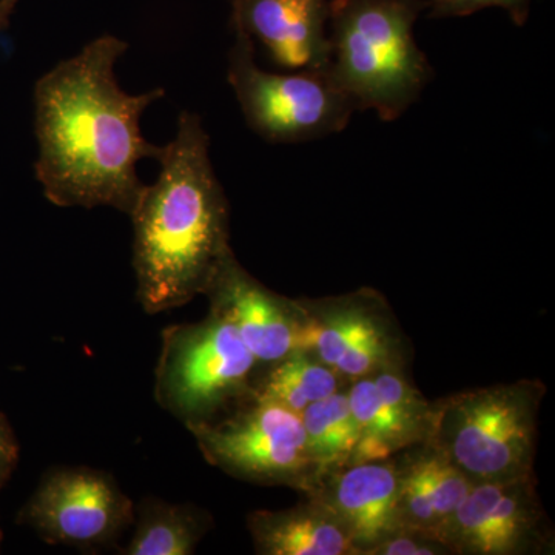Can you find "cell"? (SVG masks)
Returning a JSON list of instances; mask_svg holds the SVG:
<instances>
[{
	"mask_svg": "<svg viewBox=\"0 0 555 555\" xmlns=\"http://www.w3.org/2000/svg\"><path fill=\"white\" fill-rule=\"evenodd\" d=\"M233 30L258 40L281 68H327L328 0H230Z\"/></svg>",
	"mask_w": 555,
	"mask_h": 555,
	"instance_id": "30bf717a",
	"label": "cell"
},
{
	"mask_svg": "<svg viewBox=\"0 0 555 555\" xmlns=\"http://www.w3.org/2000/svg\"><path fill=\"white\" fill-rule=\"evenodd\" d=\"M189 430L208 462L232 476L302 488L315 480L301 415L280 404L254 400L228 420Z\"/></svg>",
	"mask_w": 555,
	"mask_h": 555,
	"instance_id": "52a82bcc",
	"label": "cell"
},
{
	"mask_svg": "<svg viewBox=\"0 0 555 555\" xmlns=\"http://www.w3.org/2000/svg\"><path fill=\"white\" fill-rule=\"evenodd\" d=\"M338 392V372L308 352L295 350L276 366L255 392V400L269 401L301 415L309 404Z\"/></svg>",
	"mask_w": 555,
	"mask_h": 555,
	"instance_id": "2e32d148",
	"label": "cell"
},
{
	"mask_svg": "<svg viewBox=\"0 0 555 555\" xmlns=\"http://www.w3.org/2000/svg\"><path fill=\"white\" fill-rule=\"evenodd\" d=\"M228 80L251 131L272 144H298L345 130L356 105L327 68L272 73L255 62V42L235 30Z\"/></svg>",
	"mask_w": 555,
	"mask_h": 555,
	"instance_id": "5b68a950",
	"label": "cell"
},
{
	"mask_svg": "<svg viewBox=\"0 0 555 555\" xmlns=\"http://www.w3.org/2000/svg\"><path fill=\"white\" fill-rule=\"evenodd\" d=\"M211 310L228 318L258 363H276L297 350L301 324L286 301L241 268L230 255L207 288Z\"/></svg>",
	"mask_w": 555,
	"mask_h": 555,
	"instance_id": "8fae6325",
	"label": "cell"
},
{
	"mask_svg": "<svg viewBox=\"0 0 555 555\" xmlns=\"http://www.w3.org/2000/svg\"><path fill=\"white\" fill-rule=\"evenodd\" d=\"M258 360L221 313L164 332L155 396L185 426L211 422L230 398L247 387Z\"/></svg>",
	"mask_w": 555,
	"mask_h": 555,
	"instance_id": "8992f818",
	"label": "cell"
},
{
	"mask_svg": "<svg viewBox=\"0 0 555 555\" xmlns=\"http://www.w3.org/2000/svg\"><path fill=\"white\" fill-rule=\"evenodd\" d=\"M539 517L532 478L474 485L441 528L440 542L463 554H517L534 539Z\"/></svg>",
	"mask_w": 555,
	"mask_h": 555,
	"instance_id": "9c48e42d",
	"label": "cell"
},
{
	"mask_svg": "<svg viewBox=\"0 0 555 555\" xmlns=\"http://www.w3.org/2000/svg\"><path fill=\"white\" fill-rule=\"evenodd\" d=\"M343 313L327 318L324 323L301 324L298 332L297 350L317 353L321 363L335 367L339 357L346 353L357 339L375 326L371 318L360 309L341 310Z\"/></svg>",
	"mask_w": 555,
	"mask_h": 555,
	"instance_id": "ac0fdd59",
	"label": "cell"
},
{
	"mask_svg": "<svg viewBox=\"0 0 555 555\" xmlns=\"http://www.w3.org/2000/svg\"><path fill=\"white\" fill-rule=\"evenodd\" d=\"M127 50L126 40L101 36L36 82V179L54 206H107L130 217L145 188L139 160L159 159L163 147L142 137L141 118L166 90L120 89L115 68Z\"/></svg>",
	"mask_w": 555,
	"mask_h": 555,
	"instance_id": "6da1fadb",
	"label": "cell"
},
{
	"mask_svg": "<svg viewBox=\"0 0 555 555\" xmlns=\"http://www.w3.org/2000/svg\"><path fill=\"white\" fill-rule=\"evenodd\" d=\"M543 389L518 382L456 393L434 406L427 443L474 485L532 478Z\"/></svg>",
	"mask_w": 555,
	"mask_h": 555,
	"instance_id": "277c9868",
	"label": "cell"
},
{
	"mask_svg": "<svg viewBox=\"0 0 555 555\" xmlns=\"http://www.w3.org/2000/svg\"><path fill=\"white\" fill-rule=\"evenodd\" d=\"M448 547L430 537L401 531L371 547L366 554L378 555H436L447 553Z\"/></svg>",
	"mask_w": 555,
	"mask_h": 555,
	"instance_id": "603a6c76",
	"label": "cell"
},
{
	"mask_svg": "<svg viewBox=\"0 0 555 555\" xmlns=\"http://www.w3.org/2000/svg\"><path fill=\"white\" fill-rule=\"evenodd\" d=\"M418 460L425 473L438 524H440L438 529V540H440L441 528L455 513L460 503L465 500L474 483L433 444L427 443L425 452L418 454Z\"/></svg>",
	"mask_w": 555,
	"mask_h": 555,
	"instance_id": "ffe728a7",
	"label": "cell"
},
{
	"mask_svg": "<svg viewBox=\"0 0 555 555\" xmlns=\"http://www.w3.org/2000/svg\"><path fill=\"white\" fill-rule=\"evenodd\" d=\"M206 528V521L195 507L149 499L139 509L137 528L124 554H193Z\"/></svg>",
	"mask_w": 555,
	"mask_h": 555,
	"instance_id": "9a60e30c",
	"label": "cell"
},
{
	"mask_svg": "<svg viewBox=\"0 0 555 555\" xmlns=\"http://www.w3.org/2000/svg\"><path fill=\"white\" fill-rule=\"evenodd\" d=\"M14 460H16V447L5 427L0 425V478L5 476Z\"/></svg>",
	"mask_w": 555,
	"mask_h": 555,
	"instance_id": "cb8c5ba5",
	"label": "cell"
},
{
	"mask_svg": "<svg viewBox=\"0 0 555 555\" xmlns=\"http://www.w3.org/2000/svg\"><path fill=\"white\" fill-rule=\"evenodd\" d=\"M332 476L320 502L341 520L358 554L401 532L398 466L387 460L352 463Z\"/></svg>",
	"mask_w": 555,
	"mask_h": 555,
	"instance_id": "7c38bea8",
	"label": "cell"
},
{
	"mask_svg": "<svg viewBox=\"0 0 555 555\" xmlns=\"http://www.w3.org/2000/svg\"><path fill=\"white\" fill-rule=\"evenodd\" d=\"M301 420L313 477L328 476L352 465L360 430L347 393L335 392L309 404L302 411Z\"/></svg>",
	"mask_w": 555,
	"mask_h": 555,
	"instance_id": "5bb4252c",
	"label": "cell"
},
{
	"mask_svg": "<svg viewBox=\"0 0 555 555\" xmlns=\"http://www.w3.org/2000/svg\"><path fill=\"white\" fill-rule=\"evenodd\" d=\"M374 382L379 397L411 443L427 441L433 427L434 406H430L425 398L420 396L418 390L409 385L406 378L401 377L398 372L379 369Z\"/></svg>",
	"mask_w": 555,
	"mask_h": 555,
	"instance_id": "d6986e66",
	"label": "cell"
},
{
	"mask_svg": "<svg viewBox=\"0 0 555 555\" xmlns=\"http://www.w3.org/2000/svg\"><path fill=\"white\" fill-rule=\"evenodd\" d=\"M389 349L387 339L377 324L353 343L335 364V371L347 377L363 378L379 371L386 364Z\"/></svg>",
	"mask_w": 555,
	"mask_h": 555,
	"instance_id": "44dd1931",
	"label": "cell"
},
{
	"mask_svg": "<svg viewBox=\"0 0 555 555\" xmlns=\"http://www.w3.org/2000/svg\"><path fill=\"white\" fill-rule=\"evenodd\" d=\"M532 0H426L430 17H462L485 9H503L517 25L528 21Z\"/></svg>",
	"mask_w": 555,
	"mask_h": 555,
	"instance_id": "7402d4cb",
	"label": "cell"
},
{
	"mask_svg": "<svg viewBox=\"0 0 555 555\" xmlns=\"http://www.w3.org/2000/svg\"><path fill=\"white\" fill-rule=\"evenodd\" d=\"M347 397L360 430L353 463L387 460L393 452L411 447V440L379 397L374 378L358 379Z\"/></svg>",
	"mask_w": 555,
	"mask_h": 555,
	"instance_id": "e0dca14e",
	"label": "cell"
},
{
	"mask_svg": "<svg viewBox=\"0 0 555 555\" xmlns=\"http://www.w3.org/2000/svg\"><path fill=\"white\" fill-rule=\"evenodd\" d=\"M20 3L21 0H0V31L10 27L11 17Z\"/></svg>",
	"mask_w": 555,
	"mask_h": 555,
	"instance_id": "d4e9b609",
	"label": "cell"
},
{
	"mask_svg": "<svg viewBox=\"0 0 555 555\" xmlns=\"http://www.w3.org/2000/svg\"><path fill=\"white\" fill-rule=\"evenodd\" d=\"M27 517L51 545L105 546L134 521L115 478L91 467H57L40 481Z\"/></svg>",
	"mask_w": 555,
	"mask_h": 555,
	"instance_id": "ba28073f",
	"label": "cell"
},
{
	"mask_svg": "<svg viewBox=\"0 0 555 555\" xmlns=\"http://www.w3.org/2000/svg\"><path fill=\"white\" fill-rule=\"evenodd\" d=\"M248 529L259 554H358L346 526L320 500L286 511H257L248 517Z\"/></svg>",
	"mask_w": 555,
	"mask_h": 555,
	"instance_id": "4fadbf2b",
	"label": "cell"
},
{
	"mask_svg": "<svg viewBox=\"0 0 555 555\" xmlns=\"http://www.w3.org/2000/svg\"><path fill=\"white\" fill-rule=\"evenodd\" d=\"M426 0H332L328 75L357 109L386 122L404 115L433 78L416 46Z\"/></svg>",
	"mask_w": 555,
	"mask_h": 555,
	"instance_id": "3957f363",
	"label": "cell"
},
{
	"mask_svg": "<svg viewBox=\"0 0 555 555\" xmlns=\"http://www.w3.org/2000/svg\"><path fill=\"white\" fill-rule=\"evenodd\" d=\"M208 149L203 120L182 112L173 141L160 152L158 178L131 211L138 301L150 315L206 294L233 254L229 201Z\"/></svg>",
	"mask_w": 555,
	"mask_h": 555,
	"instance_id": "7a4b0ae2",
	"label": "cell"
}]
</instances>
